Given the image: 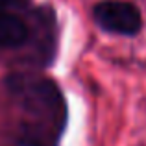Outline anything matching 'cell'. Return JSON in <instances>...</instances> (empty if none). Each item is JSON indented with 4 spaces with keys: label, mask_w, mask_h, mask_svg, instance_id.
Segmentation results:
<instances>
[{
    "label": "cell",
    "mask_w": 146,
    "mask_h": 146,
    "mask_svg": "<svg viewBox=\"0 0 146 146\" xmlns=\"http://www.w3.org/2000/svg\"><path fill=\"white\" fill-rule=\"evenodd\" d=\"M94 21L102 30L118 35H135L143 26L137 6L120 0H107L94 7Z\"/></svg>",
    "instance_id": "obj_1"
},
{
    "label": "cell",
    "mask_w": 146,
    "mask_h": 146,
    "mask_svg": "<svg viewBox=\"0 0 146 146\" xmlns=\"http://www.w3.org/2000/svg\"><path fill=\"white\" fill-rule=\"evenodd\" d=\"M28 39V26L22 19L11 13H0V46H21Z\"/></svg>",
    "instance_id": "obj_2"
},
{
    "label": "cell",
    "mask_w": 146,
    "mask_h": 146,
    "mask_svg": "<svg viewBox=\"0 0 146 146\" xmlns=\"http://www.w3.org/2000/svg\"><path fill=\"white\" fill-rule=\"evenodd\" d=\"M11 2H13V0H0V13H6V7L9 6Z\"/></svg>",
    "instance_id": "obj_3"
}]
</instances>
